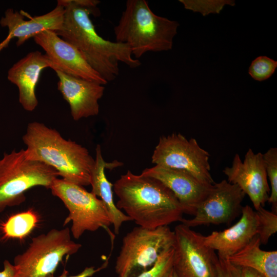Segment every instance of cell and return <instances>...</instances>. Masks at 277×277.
<instances>
[{
	"instance_id": "6da1fadb",
	"label": "cell",
	"mask_w": 277,
	"mask_h": 277,
	"mask_svg": "<svg viewBox=\"0 0 277 277\" xmlns=\"http://www.w3.org/2000/svg\"><path fill=\"white\" fill-rule=\"evenodd\" d=\"M65 10L62 29L55 32L75 47L91 67L107 83L119 75V63L131 68L141 62L133 58L126 44L113 42L100 36L90 17L97 15L100 1L96 0H60Z\"/></svg>"
},
{
	"instance_id": "7a4b0ae2",
	"label": "cell",
	"mask_w": 277,
	"mask_h": 277,
	"mask_svg": "<svg viewBox=\"0 0 277 277\" xmlns=\"http://www.w3.org/2000/svg\"><path fill=\"white\" fill-rule=\"evenodd\" d=\"M115 204L138 226L156 228L181 222L183 208L173 193L155 178L130 171L113 185Z\"/></svg>"
},
{
	"instance_id": "3957f363",
	"label": "cell",
	"mask_w": 277,
	"mask_h": 277,
	"mask_svg": "<svg viewBox=\"0 0 277 277\" xmlns=\"http://www.w3.org/2000/svg\"><path fill=\"white\" fill-rule=\"evenodd\" d=\"M22 140L28 159L53 168L66 181L82 186L90 185L95 159L85 147L37 122L28 124Z\"/></svg>"
},
{
	"instance_id": "277c9868",
	"label": "cell",
	"mask_w": 277,
	"mask_h": 277,
	"mask_svg": "<svg viewBox=\"0 0 277 277\" xmlns=\"http://www.w3.org/2000/svg\"><path fill=\"white\" fill-rule=\"evenodd\" d=\"M177 22L157 15L145 0H128L114 27L116 42L125 44L138 58L148 52L172 49Z\"/></svg>"
},
{
	"instance_id": "5b68a950",
	"label": "cell",
	"mask_w": 277,
	"mask_h": 277,
	"mask_svg": "<svg viewBox=\"0 0 277 277\" xmlns=\"http://www.w3.org/2000/svg\"><path fill=\"white\" fill-rule=\"evenodd\" d=\"M58 176L53 168L28 159L24 149L5 153L0 159V213L25 202V193L33 187L50 189Z\"/></svg>"
},
{
	"instance_id": "8992f818",
	"label": "cell",
	"mask_w": 277,
	"mask_h": 277,
	"mask_svg": "<svg viewBox=\"0 0 277 277\" xmlns=\"http://www.w3.org/2000/svg\"><path fill=\"white\" fill-rule=\"evenodd\" d=\"M174 242V231L168 226L134 227L122 240L115 266L117 277H136L148 270Z\"/></svg>"
},
{
	"instance_id": "52a82bcc",
	"label": "cell",
	"mask_w": 277,
	"mask_h": 277,
	"mask_svg": "<svg viewBox=\"0 0 277 277\" xmlns=\"http://www.w3.org/2000/svg\"><path fill=\"white\" fill-rule=\"evenodd\" d=\"M70 230L53 229L34 237L27 249L14 259L16 277H45L54 274L63 258L76 253L81 244L71 238Z\"/></svg>"
},
{
	"instance_id": "ba28073f",
	"label": "cell",
	"mask_w": 277,
	"mask_h": 277,
	"mask_svg": "<svg viewBox=\"0 0 277 277\" xmlns=\"http://www.w3.org/2000/svg\"><path fill=\"white\" fill-rule=\"evenodd\" d=\"M50 189L59 198L69 211L64 225L72 222L70 232L78 239L86 231H95L103 228L110 233L111 217L102 201L82 186L63 179H56Z\"/></svg>"
},
{
	"instance_id": "9c48e42d",
	"label": "cell",
	"mask_w": 277,
	"mask_h": 277,
	"mask_svg": "<svg viewBox=\"0 0 277 277\" xmlns=\"http://www.w3.org/2000/svg\"><path fill=\"white\" fill-rule=\"evenodd\" d=\"M210 154L195 138L187 140L180 133L163 136L152 155L155 165L185 170L206 185H213L209 162Z\"/></svg>"
},
{
	"instance_id": "30bf717a",
	"label": "cell",
	"mask_w": 277,
	"mask_h": 277,
	"mask_svg": "<svg viewBox=\"0 0 277 277\" xmlns=\"http://www.w3.org/2000/svg\"><path fill=\"white\" fill-rule=\"evenodd\" d=\"M173 270L177 277H217V254L202 234L181 223L174 228Z\"/></svg>"
},
{
	"instance_id": "8fae6325",
	"label": "cell",
	"mask_w": 277,
	"mask_h": 277,
	"mask_svg": "<svg viewBox=\"0 0 277 277\" xmlns=\"http://www.w3.org/2000/svg\"><path fill=\"white\" fill-rule=\"evenodd\" d=\"M245 194L236 185L223 180L214 183L192 219L181 222L191 228L209 224H230L241 213Z\"/></svg>"
},
{
	"instance_id": "7c38bea8",
	"label": "cell",
	"mask_w": 277,
	"mask_h": 277,
	"mask_svg": "<svg viewBox=\"0 0 277 277\" xmlns=\"http://www.w3.org/2000/svg\"><path fill=\"white\" fill-rule=\"evenodd\" d=\"M223 172L228 182L237 185L249 196L255 210L268 202L270 188L261 152L255 153L250 148L243 161L236 154L231 167H225Z\"/></svg>"
},
{
	"instance_id": "4fadbf2b",
	"label": "cell",
	"mask_w": 277,
	"mask_h": 277,
	"mask_svg": "<svg viewBox=\"0 0 277 277\" xmlns=\"http://www.w3.org/2000/svg\"><path fill=\"white\" fill-rule=\"evenodd\" d=\"M33 38L54 65V71L60 70L73 77L102 85L108 83L91 67L75 47L55 32L44 31Z\"/></svg>"
},
{
	"instance_id": "5bb4252c",
	"label": "cell",
	"mask_w": 277,
	"mask_h": 277,
	"mask_svg": "<svg viewBox=\"0 0 277 277\" xmlns=\"http://www.w3.org/2000/svg\"><path fill=\"white\" fill-rule=\"evenodd\" d=\"M141 174L155 178L162 182L173 193L184 213L193 216L213 185L204 184L185 170L157 165L145 169Z\"/></svg>"
},
{
	"instance_id": "9a60e30c",
	"label": "cell",
	"mask_w": 277,
	"mask_h": 277,
	"mask_svg": "<svg viewBox=\"0 0 277 277\" xmlns=\"http://www.w3.org/2000/svg\"><path fill=\"white\" fill-rule=\"evenodd\" d=\"M65 10L60 0L56 7L45 14L31 17L26 21L22 12L8 9L0 20L2 27L8 29L6 38L0 43L1 49L6 47L13 37L17 38L16 44L19 46L31 37L44 31L60 30L63 26Z\"/></svg>"
},
{
	"instance_id": "2e32d148",
	"label": "cell",
	"mask_w": 277,
	"mask_h": 277,
	"mask_svg": "<svg viewBox=\"0 0 277 277\" xmlns=\"http://www.w3.org/2000/svg\"><path fill=\"white\" fill-rule=\"evenodd\" d=\"M55 72L59 80L58 90L69 105L74 121L98 114V100L102 97L105 90L103 85L73 77L60 70Z\"/></svg>"
},
{
	"instance_id": "e0dca14e",
	"label": "cell",
	"mask_w": 277,
	"mask_h": 277,
	"mask_svg": "<svg viewBox=\"0 0 277 277\" xmlns=\"http://www.w3.org/2000/svg\"><path fill=\"white\" fill-rule=\"evenodd\" d=\"M55 67L48 56L35 51L29 53L14 64L8 72V79L18 88L19 102L28 111H33L38 105L35 88L42 71Z\"/></svg>"
},
{
	"instance_id": "ac0fdd59",
	"label": "cell",
	"mask_w": 277,
	"mask_h": 277,
	"mask_svg": "<svg viewBox=\"0 0 277 277\" xmlns=\"http://www.w3.org/2000/svg\"><path fill=\"white\" fill-rule=\"evenodd\" d=\"M241 213L240 220L229 228L213 231L207 236L202 235L203 243L225 258L240 250L258 234L259 227L255 211L251 207H242Z\"/></svg>"
},
{
	"instance_id": "d6986e66",
	"label": "cell",
	"mask_w": 277,
	"mask_h": 277,
	"mask_svg": "<svg viewBox=\"0 0 277 277\" xmlns=\"http://www.w3.org/2000/svg\"><path fill=\"white\" fill-rule=\"evenodd\" d=\"M95 150V164L90 179L91 192L97 197H100L103 202L112 220L114 233L118 234L123 223L132 221L114 204L113 198V184L107 180L105 173V169L116 167L120 163L110 164L106 163L102 156L100 145H97Z\"/></svg>"
},
{
	"instance_id": "ffe728a7",
	"label": "cell",
	"mask_w": 277,
	"mask_h": 277,
	"mask_svg": "<svg viewBox=\"0 0 277 277\" xmlns=\"http://www.w3.org/2000/svg\"><path fill=\"white\" fill-rule=\"evenodd\" d=\"M260 245L256 234L243 248L227 259L236 266L251 268L265 277H277V251L263 250Z\"/></svg>"
},
{
	"instance_id": "44dd1931",
	"label": "cell",
	"mask_w": 277,
	"mask_h": 277,
	"mask_svg": "<svg viewBox=\"0 0 277 277\" xmlns=\"http://www.w3.org/2000/svg\"><path fill=\"white\" fill-rule=\"evenodd\" d=\"M38 221L35 211L29 209L9 216L0 224V230L4 239L22 240L32 232Z\"/></svg>"
},
{
	"instance_id": "7402d4cb",
	"label": "cell",
	"mask_w": 277,
	"mask_h": 277,
	"mask_svg": "<svg viewBox=\"0 0 277 277\" xmlns=\"http://www.w3.org/2000/svg\"><path fill=\"white\" fill-rule=\"evenodd\" d=\"M263 155L267 178L271 186L268 202L271 205L272 211L277 213V148L271 147Z\"/></svg>"
},
{
	"instance_id": "603a6c76",
	"label": "cell",
	"mask_w": 277,
	"mask_h": 277,
	"mask_svg": "<svg viewBox=\"0 0 277 277\" xmlns=\"http://www.w3.org/2000/svg\"><path fill=\"white\" fill-rule=\"evenodd\" d=\"M259 227L258 233L261 244H266L270 238L277 231V213L260 207L255 210Z\"/></svg>"
},
{
	"instance_id": "cb8c5ba5",
	"label": "cell",
	"mask_w": 277,
	"mask_h": 277,
	"mask_svg": "<svg viewBox=\"0 0 277 277\" xmlns=\"http://www.w3.org/2000/svg\"><path fill=\"white\" fill-rule=\"evenodd\" d=\"M277 62L266 56H260L254 60L249 68V74L255 80L263 81L274 73Z\"/></svg>"
},
{
	"instance_id": "d4e9b609",
	"label": "cell",
	"mask_w": 277,
	"mask_h": 277,
	"mask_svg": "<svg viewBox=\"0 0 277 277\" xmlns=\"http://www.w3.org/2000/svg\"><path fill=\"white\" fill-rule=\"evenodd\" d=\"M174 246L164 252L154 266L136 277H167L172 270Z\"/></svg>"
},
{
	"instance_id": "484cf974",
	"label": "cell",
	"mask_w": 277,
	"mask_h": 277,
	"mask_svg": "<svg viewBox=\"0 0 277 277\" xmlns=\"http://www.w3.org/2000/svg\"><path fill=\"white\" fill-rule=\"evenodd\" d=\"M179 1L184 5L186 9L191 10L194 12H200L204 16L211 12L219 13L224 5L230 4L232 5L231 3L234 2L230 1H195L180 0Z\"/></svg>"
},
{
	"instance_id": "4316f807",
	"label": "cell",
	"mask_w": 277,
	"mask_h": 277,
	"mask_svg": "<svg viewBox=\"0 0 277 277\" xmlns=\"http://www.w3.org/2000/svg\"><path fill=\"white\" fill-rule=\"evenodd\" d=\"M217 256V277H241L239 267L231 264L227 258Z\"/></svg>"
},
{
	"instance_id": "83f0119b",
	"label": "cell",
	"mask_w": 277,
	"mask_h": 277,
	"mask_svg": "<svg viewBox=\"0 0 277 277\" xmlns=\"http://www.w3.org/2000/svg\"><path fill=\"white\" fill-rule=\"evenodd\" d=\"M108 264V260H107L106 262L103 264L100 267L96 269H95L94 266L87 267L81 273L72 276L68 275L69 272L65 268L61 275L58 277H91L94 273L105 268L107 266ZM45 277H54V276L53 274H49Z\"/></svg>"
},
{
	"instance_id": "f1b7e54d",
	"label": "cell",
	"mask_w": 277,
	"mask_h": 277,
	"mask_svg": "<svg viewBox=\"0 0 277 277\" xmlns=\"http://www.w3.org/2000/svg\"><path fill=\"white\" fill-rule=\"evenodd\" d=\"M16 271L14 265L9 261L4 262V269L0 271V277H16Z\"/></svg>"
},
{
	"instance_id": "f546056e",
	"label": "cell",
	"mask_w": 277,
	"mask_h": 277,
	"mask_svg": "<svg viewBox=\"0 0 277 277\" xmlns=\"http://www.w3.org/2000/svg\"><path fill=\"white\" fill-rule=\"evenodd\" d=\"M240 269L241 277H265L259 272L249 268L240 267Z\"/></svg>"
},
{
	"instance_id": "4dcf8cb0",
	"label": "cell",
	"mask_w": 277,
	"mask_h": 277,
	"mask_svg": "<svg viewBox=\"0 0 277 277\" xmlns=\"http://www.w3.org/2000/svg\"><path fill=\"white\" fill-rule=\"evenodd\" d=\"M167 277H177L175 273L173 270V268H172V271H171V272L169 273V274L168 275Z\"/></svg>"
},
{
	"instance_id": "1f68e13d",
	"label": "cell",
	"mask_w": 277,
	"mask_h": 277,
	"mask_svg": "<svg viewBox=\"0 0 277 277\" xmlns=\"http://www.w3.org/2000/svg\"><path fill=\"white\" fill-rule=\"evenodd\" d=\"M0 51H1V50H0Z\"/></svg>"
}]
</instances>
